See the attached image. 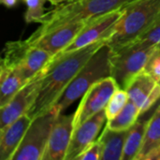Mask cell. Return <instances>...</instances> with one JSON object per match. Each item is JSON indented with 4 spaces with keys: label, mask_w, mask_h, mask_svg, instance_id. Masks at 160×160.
Here are the masks:
<instances>
[{
    "label": "cell",
    "mask_w": 160,
    "mask_h": 160,
    "mask_svg": "<svg viewBox=\"0 0 160 160\" xmlns=\"http://www.w3.org/2000/svg\"><path fill=\"white\" fill-rule=\"evenodd\" d=\"M107 41L103 39L74 52L53 56L43 75L38 98L28 114L35 118L52 110L75 76Z\"/></svg>",
    "instance_id": "6da1fadb"
},
{
    "label": "cell",
    "mask_w": 160,
    "mask_h": 160,
    "mask_svg": "<svg viewBox=\"0 0 160 160\" xmlns=\"http://www.w3.org/2000/svg\"><path fill=\"white\" fill-rule=\"evenodd\" d=\"M136 0H71L46 12L40 26L29 37L37 38L64 24L86 22L92 18L123 9Z\"/></svg>",
    "instance_id": "7a4b0ae2"
},
{
    "label": "cell",
    "mask_w": 160,
    "mask_h": 160,
    "mask_svg": "<svg viewBox=\"0 0 160 160\" xmlns=\"http://www.w3.org/2000/svg\"><path fill=\"white\" fill-rule=\"evenodd\" d=\"M160 19V0H136L124 8L107 44L115 49L133 42L152 29Z\"/></svg>",
    "instance_id": "3957f363"
},
{
    "label": "cell",
    "mask_w": 160,
    "mask_h": 160,
    "mask_svg": "<svg viewBox=\"0 0 160 160\" xmlns=\"http://www.w3.org/2000/svg\"><path fill=\"white\" fill-rule=\"evenodd\" d=\"M110 54L111 48L107 43L94 53L66 88L53 107L58 114H62L67 111L95 82L111 76Z\"/></svg>",
    "instance_id": "277c9868"
},
{
    "label": "cell",
    "mask_w": 160,
    "mask_h": 160,
    "mask_svg": "<svg viewBox=\"0 0 160 160\" xmlns=\"http://www.w3.org/2000/svg\"><path fill=\"white\" fill-rule=\"evenodd\" d=\"M157 51V47L141 39L111 49V76L125 89L136 75L145 70Z\"/></svg>",
    "instance_id": "5b68a950"
},
{
    "label": "cell",
    "mask_w": 160,
    "mask_h": 160,
    "mask_svg": "<svg viewBox=\"0 0 160 160\" xmlns=\"http://www.w3.org/2000/svg\"><path fill=\"white\" fill-rule=\"evenodd\" d=\"M60 114L52 109L33 118L12 160H42L53 125Z\"/></svg>",
    "instance_id": "8992f818"
},
{
    "label": "cell",
    "mask_w": 160,
    "mask_h": 160,
    "mask_svg": "<svg viewBox=\"0 0 160 160\" xmlns=\"http://www.w3.org/2000/svg\"><path fill=\"white\" fill-rule=\"evenodd\" d=\"M121 88L112 77H106L95 82L82 97V100L74 112V128L103 111L113 93Z\"/></svg>",
    "instance_id": "52a82bcc"
},
{
    "label": "cell",
    "mask_w": 160,
    "mask_h": 160,
    "mask_svg": "<svg viewBox=\"0 0 160 160\" xmlns=\"http://www.w3.org/2000/svg\"><path fill=\"white\" fill-rule=\"evenodd\" d=\"M45 70L28 81L6 105L0 107V130L29 112L38 98Z\"/></svg>",
    "instance_id": "ba28073f"
},
{
    "label": "cell",
    "mask_w": 160,
    "mask_h": 160,
    "mask_svg": "<svg viewBox=\"0 0 160 160\" xmlns=\"http://www.w3.org/2000/svg\"><path fill=\"white\" fill-rule=\"evenodd\" d=\"M123 14L124 8L86 21L83 29L77 36L74 41L59 54L74 52L76 50L82 49L103 39L108 40L112 34L114 26L116 25Z\"/></svg>",
    "instance_id": "9c48e42d"
},
{
    "label": "cell",
    "mask_w": 160,
    "mask_h": 160,
    "mask_svg": "<svg viewBox=\"0 0 160 160\" xmlns=\"http://www.w3.org/2000/svg\"><path fill=\"white\" fill-rule=\"evenodd\" d=\"M85 23L86 22H76L64 24L37 38H27L26 41L30 45L41 48L55 56L74 41Z\"/></svg>",
    "instance_id": "30bf717a"
},
{
    "label": "cell",
    "mask_w": 160,
    "mask_h": 160,
    "mask_svg": "<svg viewBox=\"0 0 160 160\" xmlns=\"http://www.w3.org/2000/svg\"><path fill=\"white\" fill-rule=\"evenodd\" d=\"M106 122L107 116L105 110H103L74 128L65 160L78 159V158L97 141L98 135Z\"/></svg>",
    "instance_id": "8fae6325"
},
{
    "label": "cell",
    "mask_w": 160,
    "mask_h": 160,
    "mask_svg": "<svg viewBox=\"0 0 160 160\" xmlns=\"http://www.w3.org/2000/svg\"><path fill=\"white\" fill-rule=\"evenodd\" d=\"M74 114H60L52 129L42 160H65L74 130Z\"/></svg>",
    "instance_id": "7c38bea8"
},
{
    "label": "cell",
    "mask_w": 160,
    "mask_h": 160,
    "mask_svg": "<svg viewBox=\"0 0 160 160\" xmlns=\"http://www.w3.org/2000/svg\"><path fill=\"white\" fill-rule=\"evenodd\" d=\"M33 118L25 113L0 130V159L12 160Z\"/></svg>",
    "instance_id": "4fadbf2b"
},
{
    "label": "cell",
    "mask_w": 160,
    "mask_h": 160,
    "mask_svg": "<svg viewBox=\"0 0 160 160\" xmlns=\"http://www.w3.org/2000/svg\"><path fill=\"white\" fill-rule=\"evenodd\" d=\"M53 56L47 51L30 45L23 56L19 70L25 82L44 71L52 62Z\"/></svg>",
    "instance_id": "5bb4252c"
},
{
    "label": "cell",
    "mask_w": 160,
    "mask_h": 160,
    "mask_svg": "<svg viewBox=\"0 0 160 160\" xmlns=\"http://www.w3.org/2000/svg\"><path fill=\"white\" fill-rule=\"evenodd\" d=\"M128 131H114L105 127L98 138L102 144L101 160H122Z\"/></svg>",
    "instance_id": "9a60e30c"
},
{
    "label": "cell",
    "mask_w": 160,
    "mask_h": 160,
    "mask_svg": "<svg viewBox=\"0 0 160 160\" xmlns=\"http://www.w3.org/2000/svg\"><path fill=\"white\" fill-rule=\"evenodd\" d=\"M156 85L157 82L153 77L147 71L143 70L128 83L125 90L128 94L129 100L135 103L141 110Z\"/></svg>",
    "instance_id": "2e32d148"
},
{
    "label": "cell",
    "mask_w": 160,
    "mask_h": 160,
    "mask_svg": "<svg viewBox=\"0 0 160 160\" xmlns=\"http://www.w3.org/2000/svg\"><path fill=\"white\" fill-rule=\"evenodd\" d=\"M25 83L18 68L0 67V107L6 105Z\"/></svg>",
    "instance_id": "e0dca14e"
},
{
    "label": "cell",
    "mask_w": 160,
    "mask_h": 160,
    "mask_svg": "<svg viewBox=\"0 0 160 160\" xmlns=\"http://www.w3.org/2000/svg\"><path fill=\"white\" fill-rule=\"evenodd\" d=\"M158 147H160V105L148 120L143 142L135 160H144L151 151Z\"/></svg>",
    "instance_id": "ac0fdd59"
},
{
    "label": "cell",
    "mask_w": 160,
    "mask_h": 160,
    "mask_svg": "<svg viewBox=\"0 0 160 160\" xmlns=\"http://www.w3.org/2000/svg\"><path fill=\"white\" fill-rule=\"evenodd\" d=\"M147 123L148 121L143 120L137 121L135 125L128 129L122 160H133L136 158L143 142Z\"/></svg>",
    "instance_id": "d6986e66"
},
{
    "label": "cell",
    "mask_w": 160,
    "mask_h": 160,
    "mask_svg": "<svg viewBox=\"0 0 160 160\" xmlns=\"http://www.w3.org/2000/svg\"><path fill=\"white\" fill-rule=\"evenodd\" d=\"M140 116V108L129 100L114 118L106 122L105 127L114 131H127L135 125Z\"/></svg>",
    "instance_id": "ffe728a7"
},
{
    "label": "cell",
    "mask_w": 160,
    "mask_h": 160,
    "mask_svg": "<svg viewBox=\"0 0 160 160\" xmlns=\"http://www.w3.org/2000/svg\"><path fill=\"white\" fill-rule=\"evenodd\" d=\"M128 101V94L124 88H119L118 90H116L104 109L107 116V121L114 118L123 110V108L127 105Z\"/></svg>",
    "instance_id": "44dd1931"
},
{
    "label": "cell",
    "mask_w": 160,
    "mask_h": 160,
    "mask_svg": "<svg viewBox=\"0 0 160 160\" xmlns=\"http://www.w3.org/2000/svg\"><path fill=\"white\" fill-rule=\"evenodd\" d=\"M26 5L24 21L26 23H42L46 12L44 11V3L47 0H22Z\"/></svg>",
    "instance_id": "7402d4cb"
},
{
    "label": "cell",
    "mask_w": 160,
    "mask_h": 160,
    "mask_svg": "<svg viewBox=\"0 0 160 160\" xmlns=\"http://www.w3.org/2000/svg\"><path fill=\"white\" fill-rule=\"evenodd\" d=\"M102 158V144L97 140L93 142L77 160H101Z\"/></svg>",
    "instance_id": "603a6c76"
},
{
    "label": "cell",
    "mask_w": 160,
    "mask_h": 160,
    "mask_svg": "<svg viewBox=\"0 0 160 160\" xmlns=\"http://www.w3.org/2000/svg\"><path fill=\"white\" fill-rule=\"evenodd\" d=\"M145 71H147L160 86V50H158L149 61Z\"/></svg>",
    "instance_id": "cb8c5ba5"
},
{
    "label": "cell",
    "mask_w": 160,
    "mask_h": 160,
    "mask_svg": "<svg viewBox=\"0 0 160 160\" xmlns=\"http://www.w3.org/2000/svg\"><path fill=\"white\" fill-rule=\"evenodd\" d=\"M139 39L143 40L148 44L157 47L158 50H160V19L152 29H150Z\"/></svg>",
    "instance_id": "d4e9b609"
},
{
    "label": "cell",
    "mask_w": 160,
    "mask_h": 160,
    "mask_svg": "<svg viewBox=\"0 0 160 160\" xmlns=\"http://www.w3.org/2000/svg\"><path fill=\"white\" fill-rule=\"evenodd\" d=\"M160 99V86L158 84L156 85L155 89L153 90V92L150 94V96L147 98V99L145 100L144 104L142 105V109H141V115L144 114L146 112H148L158 100Z\"/></svg>",
    "instance_id": "484cf974"
},
{
    "label": "cell",
    "mask_w": 160,
    "mask_h": 160,
    "mask_svg": "<svg viewBox=\"0 0 160 160\" xmlns=\"http://www.w3.org/2000/svg\"><path fill=\"white\" fill-rule=\"evenodd\" d=\"M18 1L19 0H0L1 4L4 5L7 8H12V7H14L18 3Z\"/></svg>",
    "instance_id": "4316f807"
},
{
    "label": "cell",
    "mask_w": 160,
    "mask_h": 160,
    "mask_svg": "<svg viewBox=\"0 0 160 160\" xmlns=\"http://www.w3.org/2000/svg\"><path fill=\"white\" fill-rule=\"evenodd\" d=\"M48 2H50L52 5H54V6H58L62 3H65V2H68V1H71V0H47Z\"/></svg>",
    "instance_id": "83f0119b"
}]
</instances>
